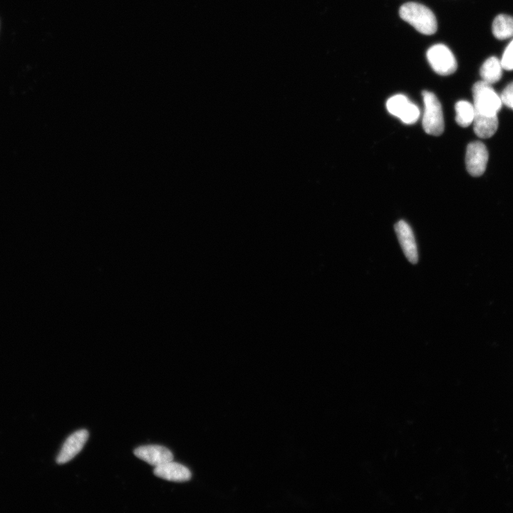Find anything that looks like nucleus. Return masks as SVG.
Instances as JSON below:
<instances>
[{
  "label": "nucleus",
  "mask_w": 513,
  "mask_h": 513,
  "mask_svg": "<svg viewBox=\"0 0 513 513\" xmlns=\"http://www.w3.org/2000/svg\"><path fill=\"white\" fill-rule=\"evenodd\" d=\"M400 18L413 26L418 32L431 35L436 32L435 16L427 6L416 2H408L399 9Z\"/></svg>",
  "instance_id": "1"
},
{
  "label": "nucleus",
  "mask_w": 513,
  "mask_h": 513,
  "mask_svg": "<svg viewBox=\"0 0 513 513\" xmlns=\"http://www.w3.org/2000/svg\"><path fill=\"white\" fill-rule=\"evenodd\" d=\"M473 106L477 113L484 115H497L502 101L500 95L490 84L482 81L475 83L472 87Z\"/></svg>",
  "instance_id": "2"
},
{
  "label": "nucleus",
  "mask_w": 513,
  "mask_h": 513,
  "mask_svg": "<svg viewBox=\"0 0 513 513\" xmlns=\"http://www.w3.org/2000/svg\"><path fill=\"white\" fill-rule=\"evenodd\" d=\"M422 94L424 102L423 129L429 135H440L444 130V118L441 104L434 93L424 90Z\"/></svg>",
  "instance_id": "3"
},
{
  "label": "nucleus",
  "mask_w": 513,
  "mask_h": 513,
  "mask_svg": "<svg viewBox=\"0 0 513 513\" xmlns=\"http://www.w3.org/2000/svg\"><path fill=\"white\" fill-rule=\"evenodd\" d=\"M427 59L433 71L448 76L457 70V61L450 48L444 44L432 46L427 51Z\"/></svg>",
  "instance_id": "4"
},
{
  "label": "nucleus",
  "mask_w": 513,
  "mask_h": 513,
  "mask_svg": "<svg viewBox=\"0 0 513 513\" xmlns=\"http://www.w3.org/2000/svg\"><path fill=\"white\" fill-rule=\"evenodd\" d=\"M388 111L405 124L415 123L420 117L418 107L403 94L390 97L386 102Z\"/></svg>",
  "instance_id": "5"
},
{
  "label": "nucleus",
  "mask_w": 513,
  "mask_h": 513,
  "mask_svg": "<svg viewBox=\"0 0 513 513\" xmlns=\"http://www.w3.org/2000/svg\"><path fill=\"white\" fill-rule=\"evenodd\" d=\"M488 151L480 141L470 142L466 150L465 164L468 172L474 177L482 175L486 170Z\"/></svg>",
  "instance_id": "6"
},
{
  "label": "nucleus",
  "mask_w": 513,
  "mask_h": 513,
  "mask_svg": "<svg viewBox=\"0 0 513 513\" xmlns=\"http://www.w3.org/2000/svg\"><path fill=\"white\" fill-rule=\"evenodd\" d=\"M395 231L405 256L410 263L416 264L418 252L410 226L405 221L400 220L395 224Z\"/></svg>",
  "instance_id": "7"
},
{
  "label": "nucleus",
  "mask_w": 513,
  "mask_h": 513,
  "mask_svg": "<svg viewBox=\"0 0 513 513\" xmlns=\"http://www.w3.org/2000/svg\"><path fill=\"white\" fill-rule=\"evenodd\" d=\"M88 436V432L85 429L71 434L63 443L57 456V463L64 464L71 460L83 449Z\"/></svg>",
  "instance_id": "8"
},
{
  "label": "nucleus",
  "mask_w": 513,
  "mask_h": 513,
  "mask_svg": "<svg viewBox=\"0 0 513 513\" xmlns=\"http://www.w3.org/2000/svg\"><path fill=\"white\" fill-rule=\"evenodd\" d=\"M133 453L137 457L155 467L173 460L172 452L161 445L140 446L135 449Z\"/></svg>",
  "instance_id": "9"
},
{
  "label": "nucleus",
  "mask_w": 513,
  "mask_h": 513,
  "mask_svg": "<svg viewBox=\"0 0 513 513\" xmlns=\"http://www.w3.org/2000/svg\"><path fill=\"white\" fill-rule=\"evenodd\" d=\"M153 473L160 478L179 482L188 481L192 477L187 467L172 461L155 467Z\"/></svg>",
  "instance_id": "10"
},
{
  "label": "nucleus",
  "mask_w": 513,
  "mask_h": 513,
  "mask_svg": "<svg viewBox=\"0 0 513 513\" xmlns=\"http://www.w3.org/2000/svg\"><path fill=\"white\" fill-rule=\"evenodd\" d=\"M474 131L481 138L492 137L498 128L497 115H484L475 113L473 120Z\"/></svg>",
  "instance_id": "11"
},
{
  "label": "nucleus",
  "mask_w": 513,
  "mask_h": 513,
  "mask_svg": "<svg viewBox=\"0 0 513 513\" xmlns=\"http://www.w3.org/2000/svg\"><path fill=\"white\" fill-rule=\"evenodd\" d=\"M502 70L500 60L496 56H491L482 63L480 73L483 81L492 85L501 79Z\"/></svg>",
  "instance_id": "12"
},
{
  "label": "nucleus",
  "mask_w": 513,
  "mask_h": 513,
  "mask_svg": "<svg viewBox=\"0 0 513 513\" xmlns=\"http://www.w3.org/2000/svg\"><path fill=\"white\" fill-rule=\"evenodd\" d=\"M494 36L499 40L513 37V17L506 14L497 15L492 25Z\"/></svg>",
  "instance_id": "13"
},
{
  "label": "nucleus",
  "mask_w": 513,
  "mask_h": 513,
  "mask_svg": "<svg viewBox=\"0 0 513 513\" xmlns=\"http://www.w3.org/2000/svg\"><path fill=\"white\" fill-rule=\"evenodd\" d=\"M457 123L461 127L470 125L475 118V108L473 104L467 100H460L455 104Z\"/></svg>",
  "instance_id": "14"
},
{
  "label": "nucleus",
  "mask_w": 513,
  "mask_h": 513,
  "mask_svg": "<svg viewBox=\"0 0 513 513\" xmlns=\"http://www.w3.org/2000/svg\"><path fill=\"white\" fill-rule=\"evenodd\" d=\"M500 61L503 69L513 70V39L504 49Z\"/></svg>",
  "instance_id": "15"
},
{
  "label": "nucleus",
  "mask_w": 513,
  "mask_h": 513,
  "mask_svg": "<svg viewBox=\"0 0 513 513\" xmlns=\"http://www.w3.org/2000/svg\"><path fill=\"white\" fill-rule=\"evenodd\" d=\"M500 97L502 103L513 110V82L505 87Z\"/></svg>",
  "instance_id": "16"
}]
</instances>
